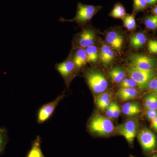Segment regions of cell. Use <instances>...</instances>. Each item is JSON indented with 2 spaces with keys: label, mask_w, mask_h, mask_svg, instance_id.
Returning a JSON list of instances; mask_svg holds the SVG:
<instances>
[{
  "label": "cell",
  "mask_w": 157,
  "mask_h": 157,
  "mask_svg": "<svg viewBox=\"0 0 157 157\" xmlns=\"http://www.w3.org/2000/svg\"><path fill=\"white\" fill-rule=\"evenodd\" d=\"M120 107L118 104L114 102V108L113 111V118H117L120 114Z\"/></svg>",
  "instance_id": "31"
},
{
  "label": "cell",
  "mask_w": 157,
  "mask_h": 157,
  "mask_svg": "<svg viewBox=\"0 0 157 157\" xmlns=\"http://www.w3.org/2000/svg\"><path fill=\"white\" fill-rule=\"evenodd\" d=\"M151 126L157 132V117L151 121Z\"/></svg>",
  "instance_id": "34"
},
{
  "label": "cell",
  "mask_w": 157,
  "mask_h": 157,
  "mask_svg": "<svg viewBox=\"0 0 157 157\" xmlns=\"http://www.w3.org/2000/svg\"><path fill=\"white\" fill-rule=\"evenodd\" d=\"M137 86L136 82L132 77L125 78L120 83L121 88L135 87Z\"/></svg>",
  "instance_id": "25"
},
{
  "label": "cell",
  "mask_w": 157,
  "mask_h": 157,
  "mask_svg": "<svg viewBox=\"0 0 157 157\" xmlns=\"http://www.w3.org/2000/svg\"><path fill=\"white\" fill-rule=\"evenodd\" d=\"M101 6L86 5L78 2L77 5L76 15L73 19H66L63 17L59 19L61 22H75L83 25L89 22L96 14L102 9Z\"/></svg>",
  "instance_id": "2"
},
{
  "label": "cell",
  "mask_w": 157,
  "mask_h": 157,
  "mask_svg": "<svg viewBox=\"0 0 157 157\" xmlns=\"http://www.w3.org/2000/svg\"><path fill=\"white\" fill-rule=\"evenodd\" d=\"M88 63H95L99 58L98 49L95 45H93L85 48Z\"/></svg>",
  "instance_id": "20"
},
{
  "label": "cell",
  "mask_w": 157,
  "mask_h": 157,
  "mask_svg": "<svg viewBox=\"0 0 157 157\" xmlns=\"http://www.w3.org/2000/svg\"><path fill=\"white\" fill-rule=\"evenodd\" d=\"M146 40L145 34L140 32L136 33L130 38V45L134 49H139L143 47L146 43Z\"/></svg>",
  "instance_id": "16"
},
{
  "label": "cell",
  "mask_w": 157,
  "mask_h": 157,
  "mask_svg": "<svg viewBox=\"0 0 157 157\" xmlns=\"http://www.w3.org/2000/svg\"><path fill=\"white\" fill-rule=\"evenodd\" d=\"M126 14V11L124 6L121 3L118 2L114 5L109 16L113 18L122 19Z\"/></svg>",
  "instance_id": "19"
},
{
  "label": "cell",
  "mask_w": 157,
  "mask_h": 157,
  "mask_svg": "<svg viewBox=\"0 0 157 157\" xmlns=\"http://www.w3.org/2000/svg\"><path fill=\"white\" fill-rule=\"evenodd\" d=\"M88 128L91 133L101 136L111 135L114 130V125L110 119L98 114L90 119Z\"/></svg>",
  "instance_id": "1"
},
{
  "label": "cell",
  "mask_w": 157,
  "mask_h": 157,
  "mask_svg": "<svg viewBox=\"0 0 157 157\" xmlns=\"http://www.w3.org/2000/svg\"><path fill=\"white\" fill-rule=\"evenodd\" d=\"M42 140L40 136H37L32 142L30 149L26 157H46L43 154L41 148Z\"/></svg>",
  "instance_id": "14"
},
{
  "label": "cell",
  "mask_w": 157,
  "mask_h": 157,
  "mask_svg": "<svg viewBox=\"0 0 157 157\" xmlns=\"http://www.w3.org/2000/svg\"><path fill=\"white\" fill-rule=\"evenodd\" d=\"M99 56L101 63L104 66H107L114 60V51L108 44H104L100 48Z\"/></svg>",
  "instance_id": "12"
},
{
  "label": "cell",
  "mask_w": 157,
  "mask_h": 157,
  "mask_svg": "<svg viewBox=\"0 0 157 157\" xmlns=\"http://www.w3.org/2000/svg\"><path fill=\"white\" fill-rule=\"evenodd\" d=\"M144 23L147 29H155L157 28V16L153 14L147 16L144 19Z\"/></svg>",
  "instance_id": "24"
},
{
  "label": "cell",
  "mask_w": 157,
  "mask_h": 157,
  "mask_svg": "<svg viewBox=\"0 0 157 157\" xmlns=\"http://www.w3.org/2000/svg\"><path fill=\"white\" fill-rule=\"evenodd\" d=\"M147 5L149 6H154L157 4V0H146Z\"/></svg>",
  "instance_id": "35"
},
{
  "label": "cell",
  "mask_w": 157,
  "mask_h": 157,
  "mask_svg": "<svg viewBox=\"0 0 157 157\" xmlns=\"http://www.w3.org/2000/svg\"><path fill=\"white\" fill-rule=\"evenodd\" d=\"M71 55V58L76 70H79L84 67L88 63L87 56L85 48H76Z\"/></svg>",
  "instance_id": "13"
},
{
  "label": "cell",
  "mask_w": 157,
  "mask_h": 157,
  "mask_svg": "<svg viewBox=\"0 0 157 157\" xmlns=\"http://www.w3.org/2000/svg\"><path fill=\"white\" fill-rule=\"evenodd\" d=\"M66 95L64 94L59 95L55 100L47 104H44L38 110L37 115V122L42 124L49 119L53 114L59 103Z\"/></svg>",
  "instance_id": "8"
},
{
  "label": "cell",
  "mask_w": 157,
  "mask_h": 157,
  "mask_svg": "<svg viewBox=\"0 0 157 157\" xmlns=\"http://www.w3.org/2000/svg\"><path fill=\"white\" fill-rule=\"evenodd\" d=\"M133 14L134 15L138 12L146 10L148 7L146 0H133Z\"/></svg>",
  "instance_id": "23"
},
{
  "label": "cell",
  "mask_w": 157,
  "mask_h": 157,
  "mask_svg": "<svg viewBox=\"0 0 157 157\" xmlns=\"http://www.w3.org/2000/svg\"><path fill=\"white\" fill-rule=\"evenodd\" d=\"M152 157H157V155H154Z\"/></svg>",
  "instance_id": "37"
},
{
  "label": "cell",
  "mask_w": 157,
  "mask_h": 157,
  "mask_svg": "<svg viewBox=\"0 0 157 157\" xmlns=\"http://www.w3.org/2000/svg\"><path fill=\"white\" fill-rule=\"evenodd\" d=\"M137 127L136 121L129 120L118 125L116 130L118 133L124 137L129 144H132L137 134Z\"/></svg>",
  "instance_id": "10"
},
{
  "label": "cell",
  "mask_w": 157,
  "mask_h": 157,
  "mask_svg": "<svg viewBox=\"0 0 157 157\" xmlns=\"http://www.w3.org/2000/svg\"><path fill=\"white\" fill-rule=\"evenodd\" d=\"M128 59L131 64L141 70H154L157 68V59L144 55L132 53Z\"/></svg>",
  "instance_id": "5"
},
{
  "label": "cell",
  "mask_w": 157,
  "mask_h": 157,
  "mask_svg": "<svg viewBox=\"0 0 157 157\" xmlns=\"http://www.w3.org/2000/svg\"><path fill=\"white\" fill-rule=\"evenodd\" d=\"M85 77L88 85L95 94H102L108 88V82L107 78L100 71L90 69L86 72Z\"/></svg>",
  "instance_id": "3"
},
{
  "label": "cell",
  "mask_w": 157,
  "mask_h": 157,
  "mask_svg": "<svg viewBox=\"0 0 157 157\" xmlns=\"http://www.w3.org/2000/svg\"><path fill=\"white\" fill-rule=\"evenodd\" d=\"M147 87L152 92L157 94V76L149 82Z\"/></svg>",
  "instance_id": "28"
},
{
  "label": "cell",
  "mask_w": 157,
  "mask_h": 157,
  "mask_svg": "<svg viewBox=\"0 0 157 157\" xmlns=\"http://www.w3.org/2000/svg\"><path fill=\"white\" fill-rule=\"evenodd\" d=\"M109 74L112 81L115 83H121L126 76L124 70L118 67L112 68L109 71Z\"/></svg>",
  "instance_id": "18"
},
{
  "label": "cell",
  "mask_w": 157,
  "mask_h": 157,
  "mask_svg": "<svg viewBox=\"0 0 157 157\" xmlns=\"http://www.w3.org/2000/svg\"><path fill=\"white\" fill-rule=\"evenodd\" d=\"M147 110H157V96L153 101L152 102L151 104L148 106L146 109Z\"/></svg>",
  "instance_id": "33"
},
{
  "label": "cell",
  "mask_w": 157,
  "mask_h": 157,
  "mask_svg": "<svg viewBox=\"0 0 157 157\" xmlns=\"http://www.w3.org/2000/svg\"><path fill=\"white\" fill-rule=\"evenodd\" d=\"M127 69L130 77L135 80L137 86L141 90L147 87L149 82L157 76V71L155 70H141L130 63L128 65Z\"/></svg>",
  "instance_id": "4"
},
{
  "label": "cell",
  "mask_w": 157,
  "mask_h": 157,
  "mask_svg": "<svg viewBox=\"0 0 157 157\" xmlns=\"http://www.w3.org/2000/svg\"><path fill=\"white\" fill-rule=\"evenodd\" d=\"M96 33L94 31L90 28L83 29L76 35L73 41L74 49L85 48L92 46L95 42Z\"/></svg>",
  "instance_id": "6"
},
{
  "label": "cell",
  "mask_w": 157,
  "mask_h": 157,
  "mask_svg": "<svg viewBox=\"0 0 157 157\" xmlns=\"http://www.w3.org/2000/svg\"><path fill=\"white\" fill-rule=\"evenodd\" d=\"M138 94V91L135 87L120 88L117 93L118 98L123 101L135 99Z\"/></svg>",
  "instance_id": "15"
},
{
  "label": "cell",
  "mask_w": 157,
  "mask_h": 157,
  "mask_svg": "<svg viewBox=\"0 0 157 157\" xmlns=\"http://www.w3.org/2000/svg\"><path fill=\"white\" fill-rule=\"evenodd\" d=\"M131 157H134V156H131Z\"/></svg>",
  "instance_id": "38"
},
{
  "label": "cell",
  "mask_w": 157,
  "mask_h": 157,
  "mask_svg": "<svg viewBox=\"0 0 157 157\" xmlns=\"http://www.w3.org/2000/svg\"><path fill=\"white\" fill-rule=\"evenodd\" d=\"M137 138L144 151L149 153L155 150L157 147V137L149 129H141L138 132Z\"/></svg>",
  "instance_id": "7"
},
{
  "label": "cell",
  "mask_w": 157,
  "mask_h": 157,
  "mask_svg": "<svg viewBox=\"0 0 157 157\" xmlns=\"http://www.w3.org/2000/svg\"><path fill=\"white\" fill-rule=\"evenodd\" d=\"M111 99H109L107 101H105L104 103L98 106V108L101 110H104L107 109V107L109 106L111 103Z\"/></svg>",
  "instance_id": "32"
},
{
  "label": "cell",
  "mask_w": 157,
  "mask_h": 157,
  "mask_svg": "<svg viewBox=\"0 0 157 157\" xmlns=\"http://www.w3.org/2000/svg\"><path fill=\"white\" fill-rule=\"evenodd\" d=\"M148 50L150 53L157 54V41L150 40L148 41L147 44Z\"/></svg>",
  "instance_id": "27"
},
{
  "label": "cell",
  "mask_w": 157,
  "mask_h": 157,
  "mask_svg": "<svg viewBox=\"0 0 157 157\" xmlns=\"http://www.w3.org/2000/svg\"><path fill=\"white\" fill-rule=\"evenodd\" d=\"M114 102H112L110 103L109 106L107 107L106 110V114L107 117L109 119L113 118V111L114 108Z\"/></svg>",
  "instance_id": "29"
},
{
  "label": "cell",
  "mask_w": 157,
  "mask_h": 157,
  "mask_svg": "<svg viewBox=\"0 0 157 157\" xmlns=\"http://www.w3.org/2000/svg\"><path fill=\"white\" fill-rule=\"evenodd\" d=\"M122 19L124 26L127 29L132 31L136 28V23L134 14H127Z\"/></svg>",
  "instance_id": "22"
},
{
  "label": "cell",
  "mask_w": 157,
  "mask_h": 157,
  "mask_svg": "<svg viewBox=\"0 0 157 157\" xmlns=\"http://www.w3.org/2000/svg\"><path fill=\"white\" fill-rule=\"evenodd\" d=\"M122 111L125 115L133 117L138 114L140 112L139 104L135 102H127L122 107Z\"/></svg>",
  "instance_id": "17"
},
{
  "label": "cell",
  "mask_w": 157,
  "mask_h": 157,
  "mask_svg": "<svg viewBox=\"0 0 157 157\" xmlns=\"http://www.w3.org/2000/svg\"><path fill=\"white\" fill-rule=\"evenodd\" d=\"M146 117L150 121L153 120L157 117V110H147Z\"/></svg>",
  "instance_id": "30"
},
{
  "label": "cell",
  "mask_w": 157,
  "mask_h": 157,
  "mask_svg": "<svg viewBox=\"0 0 157 157\" xmlns=\"http://www.w3.org/2000/svg\"><path fill=\"white\" fill-rule=\"evenodd\" d=\"M110 99H111V94L109 92L102 93L96 98V105L98 107L99 105Z\"/></svg>",
  "instance_id": "26"
},
{
  "label": "cell",
  "mask_w": 157,
  "mask_h": 157,
  "mask_svg": "<svg viewBox=\"0 0 157 157\" xmlns=\"http://www.w3.org/2000/svg\"><path fill=\"white\" fill-rule=\"evenodd\" d=\"M55 69L60 74L67 85L69 84L77 70L71 58V55L64 61L56 63Z\"/></svg>",
  "instance_id": "9"
},
{
  "label": "cell",
  "mask_w": 157,
  "mask_h": 157,
  "mask_svg": "<svg viewBox=\"0 0 157 157\" xmlns=\"http://www.w3.org/2000/svg\"><path fill=\"white\" fill-rule=\"evenodd\" d=\"M9 141L8 131L6 128L0 127V155L5 151L6 146Z\"/></svg>",
  "instance_id": "21"
},
{
  "label": "cell",
  "mask_w": 157,
  "mask_h": 157,
  "mask_svg": "<svg viewBox=\"0 0 157 157\" xmlns=\"http://www.w3.org/2000/svg\"><path fill=\"white\" fill-rule=\"evenodd\" d=\"M152 12L153 13L154 15L157 16V5L154 6L153 8L152 9Z\"/></svg>",
  "instance_id": "36"
},
{
  "label": "cell",
  "mask_w": 157,
  "mask_h": 157,
  "mask_svg": "<svg viewBox=\"0 0 157 157\" xmlns=\"http://www.w3.org/2000/svg\"><path fill=\"white\" fill-rule=\"evenodd\" d=\"M106 41L114 51L121 53L124 43V38L121 33L116 31H110L106 35Z\"/></svg>",
  "instance_id": "11"
}]
</instances>
